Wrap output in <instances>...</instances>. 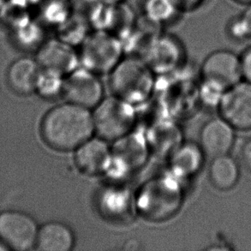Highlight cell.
<instances>
[{"instance_id":"cell-1","label":"cell","mask_w":251,"mask_h":251,"mask_svg":"<svg viewBox=\"0 0 251 251\" xmlns=\"http://www.w3.org/2000/svg\"><path fill=\"white\" fill-rule=\"evenodd\" d=\"M95 132L89 109L71 102L49 110L41 121V137L58 151L76 150Z\"/></svg>"},{"instance_id":"cell-2","label":"cell","mask_w":251,"mask_h":251,"mask_svg":"<svg viewBox=\"0 0 251 251\" xmlns=\"http://www.w3.org/2000/svg\"><path fill=\"white\" fill-rule=\"evenodd\" d=\"M180 183L171 174L153 177L143 183L136 196L137 214L153 222L173 218L183 204V191Z\"/></svg>"},{"instance_id":"cell-3","label":"cell","mask_w":251,"mask_h":251,"mask_svg":"<svg viewBox=\"0 0 251 251\" xmlns=\"http://www.w3.org/2000/svg\"><path fill=\"white\" fill-rule=\"evenodd\" d=\"M113 95L133 105L148 100L154 88V73L143 58L126 56L110 73Z\"/></svg>"},{"instance_id":"cell-4","label":"cell","mask_w":251,"mask_h":251,"mask_svg":"<svg viewBox=\"0 0 251 251\" xmlns=\"http://www.w3.org/2000/svg\"><path fill=\"white\" fill-rule=\"evenodd\" d=\"M80 48V65L97 75L111 73L126 55L120 39L106 30H92Z\"/></svg>"},{"instance_id":"cell-5","label":"cell","mask_w":251,"mask_h":251,"mask_svg":"<svg viewBox=\"0 0 251 251\" xmlns=\"http://www.w3.org/2000/svg\"><path fill=\"white\" fill-rule=\"evenodd\" d=\"M93 119L99 137L114 142L131 132L137 116L133 104L113 95L95 106Z\"/></svg>"},{"instance_id":"cell-6","label":"cell","mask_w":251,"mask_h":251,"mask_svg":"<svg viewBox=\"0 0 251 251\" xmlns=\"http://www.w3.org/2000/svg\"><path fill=\"white\" fill-rule=\"evenodd\" d=\"M140 58L154 74L166 75L176 72L186 61V49L179 38L160 32L148 43Z\"/></svg>"},{"instance_id":"cell-7","label":"cell","mask_w":251,"mask_h":251,"mask_svg":"<svg viewBox=\"0 0 251 251\" xmlns=\"http://www.w3.org/2000/svg\"><path fill=\"white\" fill-rule=\"evenodd\" d=\"M150 153L146 135L131 131L114 141L107 174L116 178L129 176L146 163Z\"/></svg>"},{"instance_id":"cell-8","label":"cell","mask_w":251,"mask_h":251,"mask_svg":"<svg viewBox=\"0 0 251 251\" xmlns=\"http://www.w3.org/2000/svg\"><path fill=\"white\" fill-rule=\"evenodd\" d=\"M39 228L36 221L27 213L12 209L0 212V239L10 251L35 249Z\"/></svg>"},{"instance_id":"cell-9","label":"cell","mask_w":251,"mask_h":251,"mask_svg":"<svg viewBox=\"0 0 251 251\" xmlns=\"http://www.w3.org/2000/svg\"><path fill=\"white\" fill-rule=\"evenodd\" d=\"M63 96L67 102L90 110L104 99V88L97 74L82 67L65 76Z\"/></svg>"},{"instance_id":"cell-10","label":"cell","mask_w":251,"mask_h":251,"mask_svg":"<svg viewBox=\"0 0 251 251\" xmlns=\"http://www.w3.org/2000/svg\"><path fill=\"white\" fill-rule=\"evenodd\" d=\"M218 111L236 130H251V83L241 80L229 87Z\"/></svg>"},{"instance_id":"cell-11","label":"cell","mask_w":251,"mask_h":251,"mask_svg":"<svg viewBox=\"0 0 251 251\" xmlns=\"http://www.w3.org/2000/svg\"><path fill=\"white\" fill-rule=\"evenodd\" d=\"M35 59L44 70L66 76L79 68L80 58L75 48L58 37L47 39L35 51Z\"/></svg>"},{"instance_id":"cell-12","label":"cell","mask_w":251,"mask_h":251,"mask_svg":"<svg viewBox=\"0 0 251 251\" xmlns=\"http://www.w3.org/2000/svg\"><path fill=\"white\" fill-rule=\"evenodd\" d=\"M97 206L103 218L114 223H127L137 213L136 197L124 187L103 189L99 194Z\"/></svg>"},{"instance_id":"cell-13","label":"cell","mask_w":251,"mask_h":251,"mask_svg":"<svg viewBox=\"0 0 251 251\" xmlns=\"http://www.w3.org/2000/svg\"><path fill=\"white\" fill-rule=\"evenodd\" d=\"M201 75V78L213 79L229 88L243 80L240 56L226 49L213 51L204 59Z\"/></svg>"},{"instance_id":"cell-14","label":"cell","mask_w":251,"mask_h":251,"mask_svg":"<svg viewBox=\"0 0 251 251\" xmlns=\"http://www.w3.org/2000/svg\"><path fill=\"white\" fill-rule=\"evenodd\" d=\"M235 141L236 129L221 116L209 119L201 129L199 144L211 159L231 153Z\"/></svg>"},{"instance_id":"cell-15","label":"cell","mask_w":251,"mask_h":251,"mask_svg":"<svg viewBox=\"0 0 251 251\" xmlns=\"http://www.w3.org/2000/svg\"><path fill=\"white\" fill-rule=\"evenodd\" d=\"M111 163L112 148L100 137H91L75 150V166L85 175L107 174Z\"/></svg>"},{"instance_id":"cell-16","label":"cell","mask_w":251,"mask_h":251,"mask_svg":"<svg viewBox=\"0 0 251 251\" xmlns=\"http://www.w3.org/2000/svg\"><path fill=\"white\" fill-rule=\"evenodd\" d=\"M42 68L35 58L21 57L14 60L7 70L6 82L17 95H32L36 92Z\"/></svg>"},{"instance_id":"cell-17","label":"cell","mask_w":251,"mask_h":251,"mask_svg":"<svg viewBox=\"0 0 251 251\" xmlns=\"http://www.w3.org/2000/svg\"><path fill=\"white\" fill-rule=\"evenodd\" d=\"M205 157L199 143H183L170 157L171 174L180 181L195 176L203 167Z\"/></svg>"},{"instance_id":"cell-18","label":"cell","mask_w":251,"mask_h":251,"mask_svg":"<svg viewBox=\"0 0 251 251\" xmlns=\"http://www.w3.org/2000/svg\"><path fill=\"white\" fill-rule=\"evenodd\" d=\"M75 245L72 228L59 221H50L39 228L35 249L41 251H70Z\"/></svg>"},{"instance_id":"cell-19","label":"cell","mask_w":251,"mask_h":251,"mask_svg":"<svg viewBox=\"0 0 251 251\" xmlns=\"http://www.w3.org/2000/svg\"><path fill=\"white\" fill-rule=\"evenodd\" d=\"M150 152L158 156H169L183 144L178 127L170 122L158 123L146 135Z\"/></svg>"},{"instance_id":"cell-20","label":"cell","mask_w":251,"mask_h":251,"mask_svg":"<svg viewBox=\"0 0 251 251\" xmlns=\"http://www.w3.org/2000/svg\"><path fill=\"white\" fill-rule=\"evenodd\" d=\"M208 176L213 186L221 191L233 189L240 177V167L238 160L228 154L212 159Z\"/></svg>"},{"instance_id":"cell-21","label":"cell","mask_w":251,"mask_h":251,"mask_svg":"<svg viewBox=\"0 0 251 251\" xmlns=\"http://www.w3.org/2000/svg\"><path fill=\"white\" fill-rule=\"evenodd\" d=\"M11 28V39L17 48L24 51H36L43 44L45 27L37 18L31 17Z\"/></svg>"},{"instance_id":"cell-22","label":"cell","mask_w":251,"mask_h":251,"mask_svg":"<svg viewBox=\"0 0 251 251\" xmlns=\"http://www.w3.org/2000/svg\"><path fill=\"white\" fill-rule=\"evenodd\" d=\"M34 9L38 20L54 29L72 14L71 0H39Z\"/></svg>"},{"instance_id":"cell-23","label":"cell","mask_w":251,"mask_h":251,"mask_svg":"<svg viewBox=\"0 0 251 251\" xmlns=\"http://www.w3.org/2000/svg\"><path fill=\"white\" fill-rule=\"evenodd\" d=\"M55 30L56 37L76 48L83 43L88 34H90L92 28L88 22L72 13L66 20L55 28Z\"/></svg>"},{"instance_id":"cell-24","label":"cell","mask_w":251,"mask_h":251,"mask_svg":"<svg viewBox=\"0 0 251 251\" xmlns=\"http://www.w3.org/2000/svg\"><path fill=\"white\" fill-rule=\"evenodd\" d=\"M142 16L163 27L180 15L173 0H142Z\"/></svg>"},{"instance_id":"cell-25","label":"cell","mask_w":251,"mask_h":251,"mask_svg":"<svg viewBox=\"0 0 251 251\" xmlns=\"http://www.w3.org/2000/svg\"><path fill=\"white\" fill-rule=\"evenodd\" d=\"M65 76L42 69L38 80L36 94L46 100H52L63 95Z\"/></svg>"},{"instance_id":"cell-26","label":"cell","mask_w":251,"mask_h":251,"mask_svg":"<svg viewBox=\"0 0 251 251\" xmlns=\"http://www.w3.org/2000/svg\"><path fill=\"white\" fill-rule=\"evenodd\" d=\"M228 87L213 79L201 78L198 97L207 108L217 109L221 105Z\"/></svg>"},{"instance_id":"cell-27","label":"cell","mask_w":251,"mask_h":251,"mask_svg":"<svg viewBox=\"0 0 251 251\" xmlns=\"http://www.w3.org/2000/svg\"><path fill=\"white\" fill-rule=\"evenodd\" d=\"M103 5L100 0H71L72 13L88 22L91 28Z\"/></svg>"},{"instance_id":"cell-28","label":"cell","mask_w":251,"mask_h":251,"mask_svg":"<svg viewBox=\"0 0 251 251\" xmlns=\"http://www.w3.org/2000/svg\"><path fill=\"white\" fill-rule=\"evenodd\" d=\"M226 33L230 40L236 42H245L251 40V30L242 13L228 21Z\"/></svg>"},{"instance_id":"cell-29","label":"cell","mask_w":251,"mask_h":251,"mask_svg":"<svg viewBox=\"0 0 251 251\" xmlns=\"http://www.w3.org/2000/svg\"><path fill=\"white\" fill-rule=\"evenodd\" d=\"M240 60L243 80L251 83V46L243 51Z\"/></svg>"},{"instance_id":"cell-30","label":"cell","mask_w":251,"mask_h":251,"mask_svg":"<svg viewBox=\"0 0 251 251\" xmlns=\"http://www.w3.org/2000/svg\"><path fill=\"white\" fill-rule=\"evenodd\" d=\"M205 0H173L180 14L188 13L197 10Z\"/></svg>"},{"instance_id":"cell-31","label":"cell","mask_w":251,"mask_h":251,"mask_svg":"<svg viewBox=\"0 0 251 251\" xmlns=\"http://www.w3.org/2000/svg\"><path fill=\"white\" fill-rule=\"evenodd\" d=\"M240 158L245 169L251 173V137L243 144L240 150Z\"/></svg>"},{"instance_id":"cell-32","label":"cell","mask_w":251,"mask_h":251,"mask_svg":"<svg viewBox=\"0 0 251 251\" xmlns=\"http://www.w3.org/2000/svg\"><path fill=\"white\" fill-rule=\"evenodd\" d=\"M15 3H20L22 5L24 6L28 7L30 9H34V7L36 6L39 0H10Z\"/></svg>"},{"instance_id":"cell-33","label":"cell","mask_w":251,"mask_h":251,"mask_svg":"<svg viewBox=\"0 0 251 251\" xmlns=\"http://www.w3.org/2000/svg\"><path fill=\"white\" fill-rule=\"evenodd\" d=\"M242 15L245 17V21L248 24L249 28H250L251 33V3L246 5L245 11L242 13Z\"/></svg>"},{"instance_id":"cell-34","label":"cell","mask_w":251,"mask_h":251,"mask_svg":"<svg viewBox=\"0 0 251 251\" xmlns=\"http://www.w3.org/2000/svg\"><path fill=\"white\" fill-rule=\"evenodd\" d=\"M102 3L106 4V5H111V6H114V5H118L120 3H125L126 0H100Z\"/></svg>"},{"instance_id":"cell-35","label":"cell","mask_w":251,"mask_h":251,"mask_svg":"<svg viewBox=\"0 0 251 251\" xmlns=\"http://www.w3.org/2000/svg\"><path fill=\"white\" fill-rule=\"evenodd\" d=\"M235 2H237L238 3L240 4H244V5H248L250 3H251V0H233Z\"/></svg>"},{"instance_id":"cell-36","label":"cell","mask_w":251,"mask_h":251,"mask_svg":"<svg viewBox=\"0 0 251 251\" xmlns=\"http://www.w3.org/2000/svg\"><path fill=\"white\" fill-rule=\"evenodd\" d=\"M10 251L8 247H7L6 245L3 244V242L0 239V251Z\"/></svg>"}]
</instances>
